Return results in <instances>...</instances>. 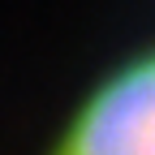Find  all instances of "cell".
Listing matches in <instances>:
<instances>
[{
  "label": "cell",
  "mask_w": 155,
  "mask_h": 155,
  "mask_svg": "<svg viewBox=\"0 0 155 155\" xmlns=\"http://www.w3.org/2000/svg\"><path fill=\"white\" fill-rule=\"evenodd\" d=\"M35 155H155V39L112 61Z\"/></svg>",
  "instance_id": "obj_1"
}]
</instances>
